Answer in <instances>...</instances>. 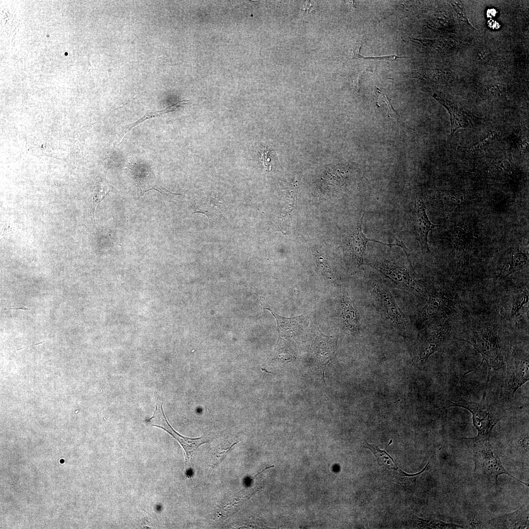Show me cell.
Wrapping results in <instances>:
<instances>
[{
	"mask_svg": "<svg viewBox=\"0 0 529 529\" xmlns=\"http://www.w3.org/2000/svg\"><path fill=\"white\" fill-rule=\"evenodd\" d=\"M428 464L421 472L415 474H408L397 467L391 471V477L394 481L401 485L406 490H412L415 486L417 478L426 469Z\"/></svg>",
	"mask_w": 529,
	"mask_h": 529,
	"instance_id": "23",
	"label": "cell"
},
{
	"mask_svg": "<svg viewBox=\"0 0 529 529\" xmlns=\"http://www.w3.org/2000/svg\"><path fill=\"white\" fill-rule=\"evenodd\" d=\"M361 48V44H357L353 48L352 51V59H362L365 60H388L390 61H393L397 60L398 58H408L406 56H400L396 55L395 54L383 55V56H365L361 55L360 53V50Z\"/></svg>",
	"mask_w": 529,
	"mask_h": 529,
	"instance_id": "24",
	"label": "cell"
},
{
	"mask_svg": "<svg viewBox=\"0 0 529 529\" xmlns=\"http://www.w3.org/2000/svg\"><path fill=\"white\" fill-rule=\"evenodd\" d=\"M363 445L373 452L378 464L385 471L391 472L398 467L393 458L385 450H381L377 445L368 443L366 440Z\"/></svg>",
	"mask_w": 529,
	"mask_h": 529,
	"instance_id": "22",
	"label": "cell"
},
{
	"mask_svg": "<svg viewBox=\"0 0 529 529\" xmlns=\"http://www.w3.org/2000/svg\"><path fill=\"white\" fill-rule=\"evenodd\" d=\"M261 299L263 309L269 311L276 320L279 333L278 340L290 338L298 333L302 326V316L290 318L281 316L273 311L264 299Z\"/></svg>",
	"mask_w": 529,
	"mask_h": 529,
	"instance_id": "14",
	"label": "cell"
},
{
	"mask_svg": "<svg viewBox=\"0 0 529 529\" xmlns=\"http://www.w3.org/2000/svg\"><path fill=\"white\" fill-rule=\"evenodd\" d=\"M499 136L496 131H490L482 141L470 147H459L460 150L472 157L479 155L493 146L497 142Z\"/></svg>",
	"mask_w": 529,
	"mask_h": 529,
	"instance_id": "21",
	"label": "cell"
},
{
	"mask_svg": "<svg viewBox=\"0 0 529 529\" xmlns=\"http://www.w3.org/2000/svg\"><path fill=\"white\" fill-rule=\"evenodd\" d=\"M450 302L452 301L447 297L440 294L430 297L421 313L422 317L428 320L444 315L450 306H452Z\"/></svg>",
	"mask_w": 529,
	"mask_h": 529,
	"instance_id": "15",
	"label": "cell"
},
{
	"mask_svg": "<svg viewBox=\"0 0 529 529\" xmlns=\"http://www.w3.org/2000/svg\"><path fill=\"white\" fill-rule=\"evenodd\" d=\"M472 457L475 464L474 476L476 478L489 486L497 485L498 477L507 475L522 483L528 484L510 474L503 466L500 457L495 453L489 439L477 436L463 438Z\"/></svg>",
	"mask_w": 529,
	"mask_h": 529,
	"instance_id": "1",
	"label": "cell"
},
{
	"mask_svg": "<svg viewBox=\"0 0 529 529\" xmlns=\"http://www.w3.org/2000/svg\"><path fill=\"white\" fill-rule=\"evenodd\" d=\"M528 301L529 296L526 291H523L515 296L511 312L512 315H519L521 308Z\"/></svg>",
	"mask_w": 529,
	"mask_h": 529,
	"instance_id": "25",
	"label": "cell"
},
{
	"mask_svg": "<svg viewBox=\"0 0 529 529\" xmlns=\"http://www.w3.org/2000/svg\"><path fill=\"white\" fill-rule=\"evenodd\" d=\"M4 310H28V308H26L24 306H21L19 308H4Z\"/></svg>",
	"mask_w": 529,
	"mask_h": 529,
	"instance_id": "27",
	"label": "cell"
},
{
	"mask_svg": "<svg viewBox=\"0 0 529 529\" xmlns=\"http://www.w3.org/2000/svg\"><path fill=\"white\" fill-rule=\"evenodd\" d=\"M410 223L413 232L420 244L422 252H429L428 235L431 230L438 225L433 224L430 221L426 214L425 204L417 196L410 215Z\"/></svg>",
	"mask_w": 529,
	"mask_h": 529,
	"instance_id": "9",
	"label": "cell"
},
{
	"mask_svg": "<svg viewBox=\"0 0 529 529\" xmlns=\"http://www.w3.org/2000/svg\"><path fill=\"white\" fill-rule=\"evenodd\" d=\"M337 339V336H327L318 331L312 345L313 361L311 369L323 380L325 368L335 356Z\"/></svg>",
	"mask_w": 529,
	"mask_h": 529,
	"instance_id": "6",
	"label": "cell"
},
{
	"mask_svg": "<svg viewBox=\"0 0 529 529\" xmlns=\"http://www.w3.org/2000/svg\"><path fill=\"white\" fill-rule=\"evenodd\" d=\"M450 406L459 407L469 410L472 415L473 424L478 431L477 437L488 439L493 428L505 416L504 409L498 403L489 402L482 396L479 403L461 401L451 402Z\"/></svg>",
	"mask_w": 529,
	"mask_h": 529,
	"instance_id": "3",
	"label": "cell"
},
{
	"mask_svg": "<svg viewBox=\"0 0 529 529\" xmlns=\"http://www.w3.org/2000/svg\"><path fill=\"white\" fill-rule=\"evenodd\" d=\"M374 265L397 287L408 290H415L421 295L416 282L405 269L385 259H379Z\"/></svg>",
	"mask_w": 529,
	"mask_h": 529,
	"instance_id": "12",
	"label": "cell"
},
{
	"mask_svg": "<svg viewBox=\"0 0 529 529\" xmlns=\"http://www.w3.org/2000/svg\"><path fill=\"white\" fill-rule=\"evenodd\" d=\"M113 190V187L105 178L97 183L93 191L89 208V216L96 225L95 214L96 208L106 195Z\"/></svg>",
	"mask_w": 529,
	"mask_h": 529,
	"instance_id": "19",
	"label": "cell"
},
{
	"mask_svg": "<svg viewBox=\"0 0 529 529\" xmlns=\"http://www.w3.org/2000/svg\"><path fill=\"white\" fill-rule=\"evenodd\" d=\"M490 523L495 528L527 529L529 528V504L525 503L514 512L493 518Z\"/></svg>",
	"mask_w": 529,
	"mask_h": 529,
	"instance_id": "13",
	"label": "cell"
},
{
	"mask_svg": "<svg viewBox=\"0 0 529 529\" xmlns=\"http://www.w3.org/2000/svg\"><path fill=\"white\" fill-rule=\"evenodd\" d=\"M342 314L345 325L351 331L359 328V319L353 303L349 296L344 294L342 298Z\"/></svg>",
	"mask_w": 529,
	"mask_h": 529,
	"instance_id": "20",
	"label": "cell"
},
{
	"mask_svg": "<svg viewBox=\"0 0 529 529\" xmlns=\"http://www.w3.org/2000/svg\"><path fill=\"white\" fill-rule=\"evenodd\" d=\"M372 295L377 307L385 317L397 327L404 329L403 314L391 293L385 288L375 284L372 286Z\"/></svg>",
	"mask_w": 529,
	"mask_h": 529,
	"instance_id": "10",
	"label": "cell"
},
{
	"mask_svg": "<svg viewBox=\"0 0 529 529\" xmlns=\"http://www.w3.org/2000/svg\"><path fill=\"white\" fill-rule=\"evenodd\" d=\"M450 331L451 327L447 323L437 326L426 331L421 339L416 362L420 365L424 364L430 356L440 348Z\"/></svg>",
	"mask_w": 529,
	"mask_h": 529,
	"instance_id": "8",
	"label": "cell"
},
{
	"mask_svg": "<svg viewBox=\"0 0 529 529\" xmlns=\"http://www.w3.org/2000/svg\"><path fill=\"white\" fill-rule=\"evenodd\" d=\"M381 95H382V100L385 103L386 105L387 106V108H388V115L390 117L395 119L399 122H400V120L399 119V117L397 116V114L396 111L394 109V108H393V106L392 105V104H391V103L390 102L389 98L388 97V96L387 95H384V94H382V93H381Z\"/></svg>",
	"mask_w": 529,
	"mask_h": 529,
	"instance_id": "26",
	"label": "cell"
},
{
	"mask_svg": "<svg viewBox=\"0 0 529 529\" xmlns=\"http://www.w3.org/2000/svg\"><path fill=\"white\" fill-rule=\"evenodd\" d=\"M363 215L356 223L350 228L343 237V245L359 266L363 264V255L369 241H373L384 245L392 247L391 243H385L367 238L362 231Z\"/></svg>",
	"mask_w": 529,
	"mask_h": 529,
	"instance_id": "7",
	"label": "cell"
},
{
	"mask_svg": "<svg viewBox=\"0 0 529 529\" xmlns=\"http://www.w3.org/2000/svg\"><path fill=\"white\" fill-rule=\"evenodd\" d=\"M507 373L504 385V392L512 397L522 385L529 381L528 354L510 356L506 358Z\"/></svg>",
	"mask_w": 529,
	"mask_h": 529,
	"instance_id": "5",
	"label": "cell"
},
{
	"mask_svg": "<svg viewBox=\"0 0 529 529\" xmlns=\"http://www.w3.org/2000/svg\"><path fill=\"white\" fill-rule=\"evenodd\" d=\"M528 263L527 254L518 248L513 251L507 263L503 265L499 277L505 278L512 273L523 269Z\"/></svg>",
	"mask_w": 529,
	"mask_h": 529,
	"instance_id": "18",
	"label": "cell"
},
{
	"mask_svg": "<svg viewBox=\"0 0 529 529\" xmlns=\"http://www.w3.org/2000/svg\"><path fill=\"white\" fill-rule=\"evenodd\" d=\"M433 97L448 110L451 119V137L459 128H475L479 126L482 119L465 109H459L444 97L434 94Z\"/></svg>",
	"mask_w": 529,
	"mask_h": 529,
	"instance_id": "11",
	"label": "cell"
},
{
	"mask_svg": "<svg viewBox=\"0 0 529 529\" xmlns=\"http://www.w3.org/2000/svg\"><path fill=\"white\" fill-rule=\"evenodd\" d=\"M462 340L472 345L481 354L482 362L484 361L487 365L488 371L484 389H486L491 373L499 369L503 363L496 329L490 325H484L474 329L466 339Z\"/></svg>",
	"mask_w": 529,
	"mask_h": 529,
	"instance_id": "2",
	"label": "cell"
},
{
	"mask_svg": "<svg viewBox=\"0 0 529 529\" xmlns=\"http://www.w3.org/2000/svg\"><path fill=\"white\" fill-rule=\"evenodd\" d=\"M163 401L155 395V409L151 417L146 422L152 426L161 428L176 440L184 451L186 474L187 477L192 475V460L198 448L203 444L208 442V437L190 438L184 436L177 432L168 422L163 409Z\"/></svg>",
	"mask_w": 529,
	"mask_h": 529,
	"instance_id": "4",
	"label": "cell"
},
{
	"mask_svg": "<svg viewBox=\"0 0 529 529\" xmlns=\"http://www.w3.org/2000/svg\"><path fill=\"white\" fill-rule=\"evenodd\" d=\"M182 106L183 103L182 101L181 100H178L176 102L170 104L164 109L159 111H147L143 117L132 123L120 126L117 131L116 143L119 144L125 135L132 128L141 123L149 119L157 117L168 113L174 111L178 109V108L182 107Z\"/></svg>",
	"mask_w": 529,
	"mask_h": 529,
	"instance_id": "16",
	"label": "cell"
},
{
	"mask_svg": "<svg viewBox=\"0 0 529 529\" xmlns=\"http://www.w3.org/2000/svg\"><path fill=\"white\" fill-rule=\"evenodd\" d=\"M140 196L144 195L148 191L155 190L161 194H180L171 192L164 187L156 177L153 172H147L141 176L137 180Z\"/></svg>",
	"mask_w": 529,
	"mask_h": 529,
	"instance_id": "17",
	"label": "cell"
}]
</instances>
